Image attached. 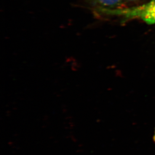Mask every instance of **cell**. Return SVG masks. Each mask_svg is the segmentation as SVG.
Returning a JSON list of instances; mask_svg holds the SVG:
<instances>
[{
	"label": "cell",
	"instance_id": "1",
	"mask_svg": "<svg viewBox=\"0 0 155 155\" xmlns=\"http://www.w3.org/2000/svg\"><path fill=\"white\" fill-rule=\"evenodd\" d=\"M97 12L114 15L123 8L124 0H86Z\"/></svg>",
	"mask_w": 155,
	"mask_h": 155
},
{
	"label": "cell",
	"instance_id": "2",
	"mask_svg": "<svg viewBox=\"0 0 155 155\" xmlns=\"http://www.w3.org/2000/svg\"><path fill=\"white\" fill-rule=\"evenodd\" d=\"M143 20L148 24L155 23V0L145 5Z\"/></svg>",
	"mask_w": 155,
	"mask_h": 155
},
{
	"label": "cell",
	"instance_id": "3",
	"mask_svg": "<svg viewBox=\"0 0 155 155\" xmlns=\"http://www.w3.org/2000/svg\"><path fill=\"white\" fill-rule=\"evenodd\" d=\"M127 1H128L130 2H136L139 1V0H127Z\"/></svg>",
	"mask_w": 155,
	"mask_h": 155
},
{
	"label": "cell",
	"instance_id": "4",
	"mask_svg": "<svg viewBox=\"0 0 155 155\" xmlns=\"http://www.w3.org/2000/svg\"><path fill=\"white\" fill-rule=\"evenodd\" d=\"M153 140H154V142H155V132H154V136H153Z\"/></svg>",
	"mask_w": 155,
	"mask_h": 155
}]
</instances>
